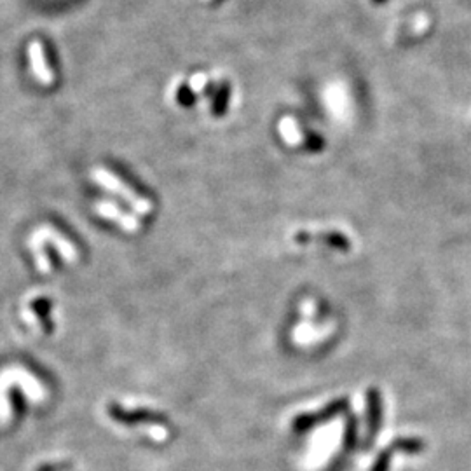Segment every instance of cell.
I'll use <instances>...</instances> for the list:
<instances>
[{"label": "cell", "mask_w": 471, "mask_h": 471, "mask_svg": "<svg viewBox=\"0 0 471 471\" xmlns=\"http://www.w3.org/2000/svg\"><path fill=\"white\" fill-rule=\"evenodd\" d=\"M91 178H93L98 185H101L105 191L116 194V196H119L121 199L126 201L128 204H131L133 210L140 211V214H147V211L150 210L149 201H147L145 197L138 196V194L133 191L129 185L124 184L116 173L109 172V170L105 168H94L93 172H91Z\"/></svg>", "instance_id": "1"}, {"label": "cell", "mask_w": 471, "mask_h": 471, "mask_svg": "<svg viewBox=\"0 0 471 471\" xmlns=\"http://www.w3.org/2000/svg\"><path fill=\"white\" fill-rule=\"evenodd\" d=\"M21 389L32 401H43L45 387L43 382L23 367H7L0 372V389Z\"/></svg>", "instance_id": "2"}, {"label": "cell", "mask_w": 471, "mask_h": 471, "mask_svg": "<svg viewBox=\"0 0 471 471\" xmlns=\"http://www.w3.org/2000/svg\"><path fill=\"white\" fill-rule=\"evenodd\" d=\"M33 238L40 239V241H44V243H49V245H51L52 248L58 252V255L62 257L65 262H70L72 264V262L77 260V257H79L77 248H75V246L72 245V243L68 241L63 234H60L58 231L52 229V227H49V226L39 227V229L33 233Z\"/></svg>", "instance_id": "3"}, {"label": "cell", "mask_w": 471, "mask_h": 471, "mask_svg": "<svg viewBox=\"0 0 471 471\" xmlns=\"http://www.w3.org/2000/svg\"><path fill=\"white\" fill-rule=\"evenodd\" d=\"M28 52H30V58H32L33 74L37 75V79H39L43 84L49 86L52 81H55V77H52V70H51V67H49L48 52H45V45L43 40H39V39L33 40V43L30 44Z\"/></svg>", "instance_id": "4"}, {"label": "cell", "mask_w": 471, "mask_h": 471, "mask_svg": "<svg viewBox=\"0 0 471 471\" xmlns=\"http://www.w3.org/2000/svg\"><path fill=\"white\" fill-rule=\"evenodd\" d=\"M423 447L424 445H423V442H421V440H414V438L397 440L393 445L387 447L386 450L381 452V455L377 458V461H375L374 466H372V471H387V468H389L391 458H393V454L397 450L409 452V454H416V452L423 450Z\"/></svg>", "instance_id": "5"}, {"label": "cell", "mask_w": 471, "mask_h": 471, "mask_svg": "<svg viewBox=\"0 0 471 471\" xmlns=\"http://www.w3.org/2000/svg\"><path fill=\"white\" fill-rule=\"evenodd\" d=\"M51 311H52V300L48 297H37L28 302V307L25 309V320L39 325L43 328H49L51 326ZM40 328V330H43Z\"/></svg>", "instance_id": "6"}, {"label": "cell", "mask_w": 471, "mask_h": 471, "mask_svg": "<svg viewBox=\"0 0 471 471\" xmlns=\"http://www.w3.org/2000/svg\"><path fill=\"white\" fill-rule=\"evenodd\" d=\"M94 210H96V214H100L101 216H104V218L117 223V226L123 227L124 231H129V233H133V231L138 227V222H136L131 215L123 214V211H121L116 204L110 203V201H101V203L96 204Z\"/></svg>", "instance_id": "7"}, {"label": "cell", "mask_w": 471, "mask_h": 471, "mask_svg": "<svg viewBox=\"0 0 471 471\" xmlns=\"http://www.w3.org/2000/svg\"><path fill=\"white\" fill-rule=\"evenodd\" d=\"M229 98H231V86H229V82H223L215 94V101H214L215 116H222V113L226 112L227 104H229Z\"/></svg>", "instance_id": "8"}, {"label": "cell", "mask_w": 471, "mask_h": 471, "mask_svg": "<svg viewBox=\"0 0 471 471\" xmlns=\"http://www.w3.org/2000/svg\"><path fill=\"white\" fill-rule=\"evenodd\" d=\"M177 98H178V101L184 105V107H192V104L196 101V94H194V91L189 86L178 87Z\"/></svg>", "instance_id": "9"}, {"label": "cell", "mask_w": 471, "mask_h": 471, "mask_svg": "<svg viewBox=\"0 0 471 471\" xmlns=\"http://www.w3.org/2000/svg\"><path fill=\"white\" fill-rule=\"evenodd\" d=\"M72 468V465L68 462H51V465H43L37 468V471H68Z\"/></svg>", "instance_id": "10"}, {"label": "cell", "mask_w": 471, "mask_h": 471, "mask_svg": "<svg viewBox=\"0 0 471 471\" xmlns=\"http://www.w3.org/2000/svg\"><path fill=\"white\" fill-rule=\"evenodd\" d=\"M372 2H374V4H384V2H387V0H372Z\"/></svg>", "instance_id": "11"}]
</instances>
